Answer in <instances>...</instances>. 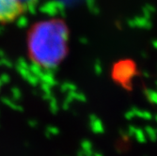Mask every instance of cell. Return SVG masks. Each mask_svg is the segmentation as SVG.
Here are the masks:
<instances>
[{"mask_svg": "<svg viewBox=\"0 0 157 156\" xmlns=\"http://www.w3.org/2000/svg\"><path fill=\"white\" fill-rule=\"evenodd\" d=\"M68 40V28L61 20L50 19L36 24L28 37L31 59L41 67H56L67 54Z\"/></svg>", "mask_w": 157, "mask_h": 156, "instance_id": "6da1fadb", "label": "cell"}, {"mask_svg": "<svg viewBox=\"0 0 157 156\" xmlns=\"http://www.w3.org/2000/svg\"><path fill=\"white\" fill-rule=\"evenodd\" d=\"M136 75V68L132 60L119 61L114 65L112 70L113 79L124 87H129Z\"/></svg>", "mask_w": 157, "mask_h": 156, "instance_id": "7a4b0ae2", "label": "cell"}, {"mask_svg": "<svg viewBox=\"0 0 157 156\" xmlns=\"http://www.w3.org/2000/svg\"><path fill=\"white\" fill-rule=\"evenodd\" d=\"M23 0H0V23H10L23 14Z\"/></svg>", "mask_w": 157, "mask_h": 156, "instance_id": "3957f363", "label": "cell"}, {"mask_svg": "<svg viewBox=\"0 0 157 156\" xmlns=\"http://www.w3.org/2000/svg\"><path fill=\"white\" fill-rule=\"evenodd\" d=\"M124 117L128 120H132L136 118L144 120H151L153 119V115L150 111L145 109H140L138 107H132L129 110H127L124 114Z\"/></svg>", "mask_w": 157, "mask_h": 156, "instance_id": "277c9868", "label": "cell"}, {"mask_svg": "<svg viewBox=\"0 0 157 156\" xmlns=\"http://www.w3.org/2000/svg\"><path fill=\"white\" fill-rule=\"evenodd\" d=\"M125 134L127 137L136 140L139 144H144L147 142V137H146L144 130L135 125H130L128 127L127 130L125 131Z\"/></svg>", "mask_w": 157, "mask_h": 156, "instance_id": "5b68a950", "label": "cell"}, {"mask_svg": "<svg viewBox=\"0 0 157 156\" xmlns=\"http://www.w3.org/2000/svg\"><path fill=\"white\" fill-rule=\"evenodd\" d=\"M89 126H90V131L93 134H95V135H102L105 131V125H104L102 120L100 119L97 115H95V114L90 115V118H89Z\"/></svg>", "mask_w": 157, "mask_h": 156, "instance_id": "8992f818", "label": "cell"}, {"mask_svg": "<svg viewBox=\"0 0 157 156\" xmlns=\"http://www.w3.org/2000/svg\"><path fill=\"white\" fill-rule=\"evenodd\" d=\"M143 130L145 132L147 140H151V141H152V142H154V141L157 140V130L154 128V127L148 125Z\"/></svg>", "mask_w": 157, "mask_h": 156, "instance_id": "52a82bcc", "label": "cell"}, {"mask_svg": "<svg viewBox=\"0 0 157 156\" xmlns=\"http://www.w3.org/2000/svg\"><path fill=\"white\" fill-rule=\"evenodd\" d=\"M144 94L147 98V100L157 105V90L156 89H144Z\"/></svg>", "mask_w": 157, "mask_h": 156, "instance_id": "ba28073f", "label": "cell"}, {"mask_svg": "<svg viewBox=\"0 0 157 156\" xmlns=\"http://www.w3.org/2000/svg\"><path fill=\"white\" fill-rule=\"evenodd\" d=\"M81 152L83 153H92L94 152V147H93V144L91 141L86 139V140H83L82 143H81V150H80Z\"/></svg>", "mask_w": 157, "mask_h": 156, "instance_id": "9c48e42d", "label": "cell"}, {"mask_svg": "<svg viewBox=\"0 0 157 156\" xmlns=\"http://www.w3.org/2000/svg\"><path fill=\"white\" fill-rule=\"evenodd\" d=\"M93 70H94V73L97 74V75H101L102 73H103V66H102V63L100 61H96L93 65Z\"/></svg>", "mask_w": 157, "mask_h": 156, "instance_id": "30bf717a", "label": "cell"}, {"mask_svg": "<svg viewBox=\"0 0 157 156\" xmlns=\"http://www.w3.org/2000/svg\"><path fill=\"white\" fill-rule=\"evenodd\" d=\"M77 156H104V155L101 152H98V151H94L92 153H83V152L79 151Z\"/></svg>", "mask_w": 157, "mask_h": 156, "instance_id": "8fae6325", "label": "cell"}, {"mask_svg": "<svg viewBox=\"0 0 157 156\" xmlns=\"http://www.w3.org/2000/svg\"><path fill=\"white\" fill-rule=\"evenodd\" d=\"M152 120H155V122L157 123V114H155V115L153 116V119H152Z\"/></svg>", "mask_w": 157, "mask_h": 156, "instance_id": "7c38bea8", "label": "cell"}, {"mask_svg": "<svg viewBox=\"0 0 157 156\" xmlns=\"http://www.w3.org/2000/svg\"><path fill=\"white\" fill-rule=\"evenodd\" d=\"M155 85H156V90H157V81L155 82Z\"/></svg>", "mask_w": 157, "mask_h": 156, "instance_id": "4fadbf2b", "label": "cell"}]
</instances>
